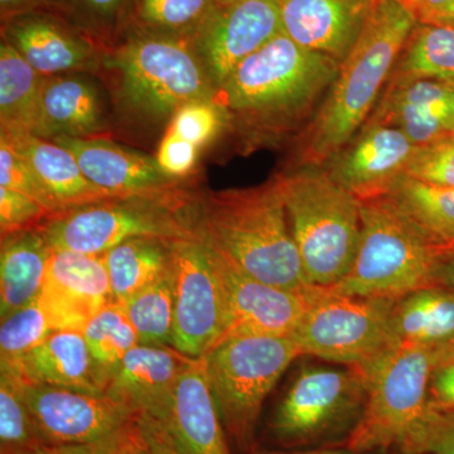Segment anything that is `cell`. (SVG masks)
Listing matches in <instances>:
<instances>
[{"mask_svg": "<svg viewBox=\"0 0 454 454\" xmlns=\"http://www.w3.org/2000/svg\"><path fill=\"white\" fill-rule=\"evenodd\" d=\"M173 241L131 239L104 254L114 301L122 303L172 270Z\"/></svg>", "mask_w": 454, "mask_h": 454, "instance_id": "30", "label": "cell"}, {"mask_svg": "<svg viewBox=\"0 0 454 454\" xmlns=\"http://www.w3.org/2000/svg\"><path fill=\"white\" fill-rule=\"evenodd\" d=\"M23 396L43 446L101 441L133 422L139 413L107 394L85 393L22 379Z\"/></svg>", "mask_w": 454, "mask_h": 454, "instance_id": "13", "label": "cell"}, {"mask_svg": "<svg viewBox=\"0 0 454 454\" xmlns=\"http://www.w3.org/2000/svg\"><path fill=\"white\" fill-rule=\"evenodd\" d=\"M215 255L223 280L225 315L223 331L214 348L240 337L292 336L297 331L309 306V291H286L260 282L217 250Z\"/></svg>", "mask_w": 454, "mask_h": 454, "instance_id": "14", "label": "cell"}, {"mask_svg": "<svg viewBox=\"0 0 454 454\" xmlns=\"http://www.w3.org/2000/svg\"><path fill=\"white\" fill-rule=\"evenodd\" d=\"M51 255L52 247L41 227L2 238L0 319L40 297Z\"/></svg>", "mask_w": 454, "mask_h": 454, "instance_id": "28", "label": "cell"}, {"mask_svg": "<svg viewBox=\"0 0 454 454\" xmlns=\"http://www.w3.org/2000/svg\"><path fill=\"white\" fill-rule=\"evenodd\" d=\"M402 2H404V0H402Z\"/></svg>", "mask_w": 454, "mask_h": 454, "instance_id": "54", "label": "cell"}, {"mask_svg": "<svg viewBox=\"0 0 454 454\" xmlns=\"http://www.w3.org/2000/svg\"><path fill=\"white\" fill-rule=\"evenodd\" d=\"M200 236L260 282L306 292L304 274L276 177L247 188L200 192Z\"/></svg>", "mask_w": 454, "mask_h": 454, "instance_id": "3", "label": "cell"}, {"mask_svg": "<svg viewBox=\"0 0 454 454\" xmlns=\"http://www.w3.org/2000/svg\"><path fill=\"white\" fill-rule=\"evenodd\" d=\"M387 195L430 235L454 247V188L433 186L403 175Z\"/></svg>", "mask_w": 454, "mask_h": 454, "instance_id": "33", "label": "cell"}, {"mask_svg": "<svg viewBox=\"0 0 454 454\" xmlns=\"http://www.w3.org/2000/svg\"><path fill=\"white\" fill-rule=\"evenodd\" d=\"M182 454H231L203 357L182 373L160 422Z\"/></svg>", "mask_w": 454, "mask_h": 454, "instance_id": "22", "label": "cell"}, {"mask_svg": "<svg viewBox=\"0 0 454 454\" xmlns=\"http://www.w3.org/2000/svg\"><path fill=\"white\" fill-rule=\"evenodd\" d=\"M409 80L454 82V28L417 23L389 82Z\"/></svg>", "mask_w": 454, "mask_h": 454, "instance_id": "32", "label": "cell"}, {"mask_svg": "<svg viewBox=\"0 0 454 454\" xmlns=\"http://www.w3.org/2000/svg\"><path fill=\"white\" fill-rule=\"evenodd\" d=\"M2 38L43 77L100 73L106 49L91 33L74 28L47 9L2 23Z\"/></svg>", "mask_w": 454, "mask_h": 454, "instance_id": "16", "label": "cell"}, {"mask_svg": "<svg viewBox=\"0 0 454 454\" xmlns=\"http://www.w3.org/2000/svg\"><path fill=\"white\" fill-rule=\"evenodd\" d=\"M74 11L91 25V31H106L113 27L116 31L119 18L127 0H70Z\"/></svg>", "mask_w": 454, "mask_h": 454, "instance_id": "46", "label": "cell"}, {"mask_svg": "<svg viewBox=\"0 0 454 454\" xmlns=\"http://www.w3.org/2000/svg\"><path fill=\"white\" fill-rule=\"evenodd\" d=\"M417 146L397 128L367 121L322 167L363 201L389 192L396 179L405 175Z\"/></svg>", "mask_w": 454, "mask_h": 454, "instance_id": "17", "label": "cell"}, {"mask_svg": "<svg viewBox=\"0 0 454 454\" xmlns=\"http://www.w3.org/2000/svg\"><path fill=\"white\" fill-rule=\"evenodd\" d=\"M391 328L400 346L426 349L439 365L454 358V289L433 286L394 304Z\"/></svg>", "mask_w": 454, "mask_h": 454, "instance_id": "27", "label": "cell"}, {"mask_svg": "<svg viewBox=\"0 0 454 454\" xmlns=\"http://www.w3.org/2000/svg\"><path fill=\"white\" fill-rule=\"evenodd\" d=\"M137 418L119 432L101 441L85 444H70V446H40L20 454H119L129 441Z\"/></svg>", "mask_w": 454, "mask_h": 454, "instance_id": "45", "label": "cell"}, {"mask_svg": "<svg viewBox=\"0 0 454 454\" xmlns=\"http://www.w3.org/2000/svg\"><path fill=\"white\" fill-rule=\"evenodd\" d=\"M51 3L52 0H0L2 23L31 12L46 11Z\"/></svg>", "mask_w": 454, "mask_h": 454, "instance_id": "49", "label": "cell"}, {"mask_svg": "<svg viewBox=\"0 0 454 454\" xmlns=\"http://www.w3.org/2000/svg\"><path fill=\"white\" fill-rule=\"evenodd\" d=\"M418 23L454 28V0H404Z\"/></svg>", "mask_w": 454, "mask_h": 454, "instance_id": "47", "label": "cell"}, {"mask_svg": "<svg viewBox=\"0 0 454 454\" xmlns=\"http://www.w3.org/2000/svg\"><path fill=\"white\" fill-rule=\"evenodd\" d=\"M306 313L292 334L301 354L360 370L369 380L399 343L391 328L396 301L357 297L312 286Z\"/></svg>", "mask_w": 454, "mask_h": 454, "instance_id": "9", "label": "cell"}, {"mask_svg": "<svg viewBox=\"0 0 454 454\" xmlns=\"http://www.w3.org/2000/svg\"><path fill=\"white\" fill-rule=\"evenodd\" d=\"M56 330H80L113 303L104 255L52 250L40 295Z\"/></svg>", "mask_w": 454, "mask_h": 454, "instance_id": "19", "label": "cell"}, {"mask_svg": "<svg viewBox=\"0 0 454 454\" xmlns=\"http://www.w3.org/2000/svg\"><path fill=\"white\" fill-rule=\"evenodd\" d=\"M361 202V235L346 277L330 286L357 297L397 301L409 293L437 286L439 269L454 247L423 229L389 195Z\"/></svg>", "mask_w": 454, "mask_h": 454, "instance_id": "4", "label": "cell"}, {"mask_svg": "<svg viewBox=\"0 0 454 454\" xmlns=\"http://www.w3.org/2000/svg\"><path fill=\"white\" fill-rule=\"evenodd\" d=\"M57 145L76 158L85 177L112 196L153 195L188 186L167 176L153 155L134 151L112 140L59 137Z\"/></svg>", "mask_w": 454, "mask_h": 454, "instance_id": "18", "label": "cell"}, {"mask_svg": "<svg viewBox=\"0 0 454 454\" xmlns=\"http://www.w3.org/2000/svg\"><path fill=\"white\" fill-rule=\"evenodd\" d=\"M399 450L420 454H454V411L429 403Z\"/></svg>", "mask_w": 454, "mask_h": 454, "instance_id": "39", "label": "cell"}, {"mask_svg": "<svg viewBox=\"0 0 454 454\" xmlns=\"http://www.w3.org/2000/svg\"><path fill=\"white\" fill-rule=\"evenodd\" d=\"M11 143L59 207V214L114 197L85 177L76 158L53 140L28 131H0Z\"/></svg>", "mask_w": 454, "mask_h": 454, "instance_id": "26", "label": "cell"}, {"mask_svg": "<svg viewBox=\"0 0 454 454\" xmlns=\"http://www.w3.org/2000/svg\"><path fill=\"white\" fill-rule=\"evenodd\" d=\"M52 212L47 210L40 202L31 197L0 187V232L2 238L37 229L52 217Z\"/></svg>", "mask_w": 454, "mask_h": 454, "instance_id": "42", "label": "cell"}, {"mask_svg": "<svg viewBox=\"0 0 454 454\" xmlns=\"http://www.w3.org/2000/svg\"><path fill=\"white\" fill-rule=\"evenodd\" d=\"M216 8V0H127L115 32L193 42Z\"/></svg>", "mask_w": 454, "mask_h": 454, "instance_id": "29", "label": "cell"}, {"mask_svg": "<svg viewBox=\"0 0 454 454\" xmlns=\"http://www.w3.org/2000/svg\"><path fill=\"white\" fill-rule=\"evenodd\" d=\"M82 334L106 390L115 367L131 348L139 345L138 334L124 307L116 301L95 313L82 328Z\"/></svg>", "mask_w": 454, "mask_h": 454, "instance_id": "34", "label": "cell"}, {"mask_svg": "<svg viewBox=\"0 0 454 454\" xmlns=\"http://www.w3.org/2000/svg\"><path fill=\"white\" fill-rule=\"evenodd\" d=\"M384 450H376V452H357V450H349V448H316V450H268V452H256L254 454H381Z\"/></svg>", "mask_w": 454, "mask_h": 454, "instance_id": "50", "label": "cell"}, {"mask_svg": "<svg viewBox=\"0 0 454 454\" xmlns=\"http://www.w3.org/2000/svg\"><path fill=\"white\" fill-rule=\"evenodd\" d=\"M200 152L195 145L167 129L158 145V166L169 177L187 181L195 173Z\"/></svg>", "mask_w": 454, "mask_h": 454, "instance_id": "43", "label": "cell"}, {"mask_svg": "<svg viewBox=\"0 0 454 454\" xmlns=\"http://www.w3.org/2000/svg\"><path fill=\"white\" fill-rule=\"evenodd\" d=\"M56 331L49 309L38 297L2 319L0 366H12Z\"/></svg>", "mask_w": 454, "mask_h": 454, "instance_id": "37", "label": "cell"}, {"mask_svg": "<svg viewBox=\"0 0 454 454\" xmlns=\"http://www.w3.org/2000/svg\"><path fill=\"white\" fill-rule=\"evenodd\" d=\"M400 454H420V453L411 452V450H400Z\"/></svg>", "mask_w": 454, "mask_h": 454, "instance_id": "53", "label": "cell"}, {"mask_svg": "<svg viewBox=\"0 0 454 454\" xmlns=\"http://www.w3.org/2000/svg\"><path fill=\"white\" fill-rule=\"evenodd\" d=\"M173 348L191 358H201L219 340L225 300L216 255L200 236L173 241Z\"/></svg>", "mask_w": 454, "mask_h": 454, "instance_id": "12", "label": "cell"}, {"mask_svg": "<svg viewBox=\"0 0 454 454\" xmlns=\"http://www.w3.org/2000/svg\"><path fill=\"white\" fill-rule=\"evenodd\" d=\"M405 175L433 186L454 188V137L417 146Z\"/></svg>", "mask_w": 454, "mask_h": 454, "instance_id": "40", "label": "cell"}, {"mask_svg": "<svg viewBox=\"0 0 454 454\" xmlns=\"http://www.w3.org/2000/svg\"><path fill=\"white\" fill-rule=\"evenodd\" d=\"M44 77L9 42H0L2 130L35 133Z\"/></svg>", "mask_w": 454, "mask_h": 454, "instance_id": "31", "label": "cell"}, {"mask_svg": "<svg viewBox=\"0 0 454 454\" xmlns=\"http://www.w3.org/2000/svg\"><path fill=\"white\" fill-rule=\"evenodd\" d=\"M301 351L293 336L240 337L203 356L223 427L239 447L249 450L262 405Z\"/></svg>", "mask_w": 454, "mask_h": 454, "instance_id": "10", "label": "cell"}, {"mask_svg": "<svg viewBox=\"0 0 454 454\" xmlns=\"http://www.w3.org/2000/svg\"><path fill=\"white\" fill-rule=\"evenodd\" d=\"M143 345L172 346L175 300L172 270L121 303Z\"/></svg>", "mask_w": 454, "mask_h": 454, "instance_id": "35", "label": "cell"}, {"mask_svg": "<svg viewBox=\"0 0 454 454\" xmlns=\"http://www.w3.org/2000/svg\"><path fill=\"white\" fill-rule=\"evenodd\" d=\"M29 384L106 394L82 331L56 330L12 366Z\"/></svg>", "mask_w": 454, "mask_h": 454, "instance_id": "24", "label": "cell"}, {"mask_svg": "<svg viewBox=\"0 0 454 454\" xmlns=\"http://www.w3.org/2000/svg\"><path fill=\"white\" fill-rule=\"evenodd\" d=\"M367 393L369 380L355 367H301L271 414L269 434L286 450L348 441L363 417Z\"/></svg>", "mask_w": 454, "mask_h": 454, "instance_id": "8", "label": "cell"}, {"mask_svg": "<svg viewBox=\"0 0 454 454\" xmlns=\"http://www.w3.org/2000/svg\"><path fill=\"white\" fill-rule=\"evenodd\" d=\"M437 286H447L454 289V255L443 262L439 269L437 276Z\"/></svg>", "mask_w": 454, "mask_h": 454, "instance_id": "51", "label": "cell"}, {"mask_svg": "<svg viewBox=\"0 0 454 454\" xmlns=\"http://www.w3.org/2000/svg\"><path fill=\"white\" fill-rule=\"evenodd\" d=\"M193 360L172 346L139 343L115 367L106 394L160 422L179 378Z\"/></svg>", "mask_w": 454, "mask_h": 454, "instance_id": "23", "label": "cell"}, {"mask_svg": "<svg viewBox=\"0 0 454 454\" xmlns=\"http://www.w3.org/2000/svg\"><path fill=\"white\" fill-rule=\"evenodd\" d=\"M369 121L397 128L418 146L454 137V82H389Z\"/></svg>", "mask_w": 454, "mask_h": 454, "instance_id": "20", "label": "cell"}, {"mask_svg": "<svg viewBox=\"0 0 454 454\" xmlns=\"http://www.w3.org/2000/svg\"><path fill=\"white\" fill-rule=\"evenodd\" d=\"M429 403L437 408L454 411V358L433 370L429 382Z\"/></svg>", "mask_w": 454, "mask_h": 454, "instance_id": "48", "label": "cell"}, {"mask_svg": "<svg viewBox=\"0 0 454 454\" xmlns=\"http://www.w3.org/2000/svg\"><path fill=\"white\" fill-rule=\"evenodd\" d=\"M238 2V0H216L217 7H221V5L231 4V3Z\"/></svg>", "mask_w": 454, "mask_h": 454, "instance_id": "52", "label": "cell"}, {"mask_svg": "<svg viewBox=\"0 0 454 454\" xmlns=\"http://www.w3.org/2000/svg\"><path fill=\"white\" fill-rule=\"evenodd\" d=\"M438 358L426 349L400 346L369 379L363 417L346 447L376 452L404 442L428 408L429 382Z\"/></svg>", "mask_w": 454, "mask_h": 454, "instance_id": "11", "label": "cell"}, {"mask_svg": "<svg viewBox=\"0 0 454 454\" xmlns=\"http://www.w3.org/2000/svg\"><path fill=\"white\" fill-rule=\"evenodd\" d=\"M199 191L190 184L153 195L114 196L50 217L42 231L52 250L104 255L138 238H200Z\"/></svg>", "mask_w": 454, "mask_h": 454, "instance_id": "7", "label": "cell"}, {"mask_svg": "<svg viewBox=\"0 0 454 454\" xmlns=\"http://www.w3.org/2000/svg\"><path fill=\"white\" fill-rule=\"evenodd\" d=\"M104 131L103 101L94 82L76 74L44 77L35 136L98 138Z\"/></svg>", "mask_w": 454, "mask_h": 454, "instance_id": "25", "label": "cell"}, {"mask_svg": "<svg viewBox=\"0 0 454 454\" xmlns=\"http://www.w3.org/2000/svg\"><path fill=\"white\" fill-rule=\"evenodd\" d=\"M283 32L306 49L346 59L376 0H279Z\"/></svg>", "mask_w": 454, "mask_h": 454, "instance_id": "21", "label": "cell"}, {"mask_svg": "<svg viewBox=\"0 0 454 454\" xmlns=\"http://www.w3.org/2000/svg\"><path fill=\"white\" fill-rule=\"evenodd\" d=\"M0 187L17 191V192L31 197L35 201L44 206L47 210L52 212L53 216L59 214L56 203L42 186L28 164L14 151L11 143L2 136H0Z\"/></svg>", "mask_w": 454, "mask_h": 454, "instance_id": "41", "label": "cell"}, {"mask_svg": "<svg viewBox=\"0 0 454 454\" xmlns=\"http://www.w3.org/2000/svg\"><path fill=\"white\" fill-rule=\"evenodd\" d=\"M167 129L203 149L229 129V118L216 98H205L179 107Z\"/></svg>", "mask_w": 454, "mask_h": 454, "instance_id": "38", "label": "cell"}, {"mask_svg": "<svg viewBox=\"0 0 454 454\" xmlns=\"http://www.w3.org/2000/svg\"><path fill=\"white\" fill-rule=\"evenodd\" d=\"M101 71L112 80L122 113L148 124L169 122L191 101L216 98V86L191 41L124 35L106 46Z\"/></svg>", "mask_w": 454, "mask_h": 454, "instance_id": "5", "label": "cell"}, {"mask_svg": "<svg viewBox=\"0 0 454 454\" xmlns=\"http://www.w3.org/2000/svg\"><path fill=\"white\" fill-rule=\"evenodd\" d=\"M119 454H182L166 430L152 418L139 414L129 441Z\"/></svg>", "mask_w": 454, "mask_h": 454, "instance_id": "44", "label": "cell"}, {"mask_svg": "<svg viewBox=\"0 0 454 454\" xmlns=\"http://www.w3.org/2000/svg\"><path fill=\"white\" fill-rule=\"evenodd\" d=\"M282 32L279 0H238L215 9L193 44L219 89L244 59Z\"/></svg>", "mask_w": 454, "mask_h": 454, "instance_id": "15", "label": "cell"}, {"mask_svg": "<svg viewBox=\"0 0 454 454\" xmlns=\"http://www.w3.org/2000/svg\"><path fill=\"white\" fill-rule=\"evenodd\" d=\"M310 286L330 288L352 267L361 235V202L322 167L276 176Z\"/></svg>", "mask_w": 454, "mask_h": 454, "instance_id": "6", "label": "cell"}, {"mask_svg": "<svg viewBox=\"0 0 454 454\" xmlns=\"http://www.w3.org/2000/svg\"><path fill=\"white\" fill-rule=\"evenodd\" d=\"M340 62L306 49L282 32L244 59L217 89L229 129L247 149L279 142L330 91Z\"/></svg>", "mask_w": 454, "mask_h": 454, "instance_id": "1", "label": "cell"}, {"mask_svg": "<svg viewBox=\"0 0 454 454\" xmlns=\"http://www.w3.org/2000/svg\"><path fill=\"white\" fill-rule=\"evenodd\" d=\"M417 23L402 0H376L325 103L307 127L301 166H324L365 125Z\"/></svg>", "mask_w": 454, "mask_h": 454, "instance_id": "2", "label": "cell"}, {"mask_svg": "<svg viewBox=\"0 0 454 454\" xmlns=\"http://www.w3.org/2000/svg\"><path fill=\"white\" fill-rule=\"evenodd\" d=\"M43 446L35 432L22 390V378L0 367V450L2 454H20Z\"/></svg>", "mask_w": 454, "mask_h": 454, "instance_id": "36", "label": "cell"}]
</instances>
